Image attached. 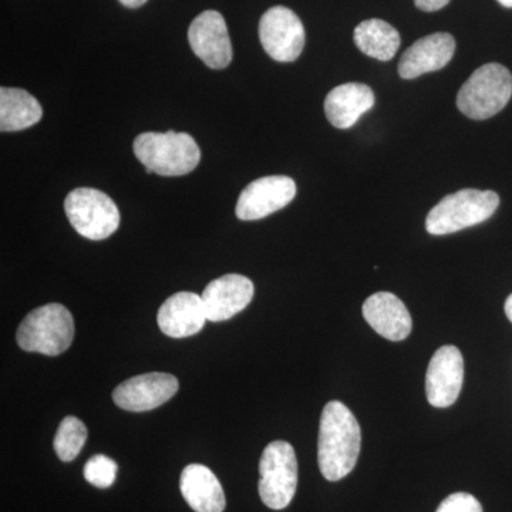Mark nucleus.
I'll use <instances>...</instances> for the list:
<instances>
[{
    "mask_svg": "<svg viewBox=\"0 0 512 512\" xmlns=\"http://www.w3.org/2000/svg\"><path fill=\"white\" fill-rule=\"evenodd\" d=\"M362 430L355 414L342 402H329L320 417L318 463L328 481H340L356 467Z\"/></svg>",
    "mask_w": 512,
    "mask_h": 512,
    "instance_id": "obj_1",
    "label": "nucleus"
},
{
    "mask_svg": "<svg viewBox=\"0 0 512 512\" xmlns=\"http://www.w3.org/2000/svg\"><path fill=\"white\" fill-rule=\"evenodd\" d=\"M134 154L146 167L147 174L180 177L190 174L201 161L197 141L187 133H143L137 136Z\"/></svg>",
    "mask_w": 512,
    "mask_h": 512,
    "instance_id": "obj_2",
    "label": "nucleus"
},
{
    "mask_svg": "<svg viewBox=\"0 0 512 512\" xmlns=\"http://www.w3.org/2000/svg\"><path fill=\"white\" fill-rule=\"evenodd\" d=\"M500 205L494 191L467 188L447 195L429 212L426 229L431 235H448L490 220Z\"/></svg>",
    "mask_w": 512,
    "mask_h": 512,
    "instance_id": "obj_3",
    "label": "nucleus"
},
{
    "mask_svg": "<svg viewBox=\"0 0 512 512\" xmlns=\"http://www.w3.org/2000/svg\"><path fill=\"white\" fill-rule=\"evenodd\" d=\"M16 339L26 352L59 356L72 346L74 319L60 303H49L30 312L20 323Z\"/></svg>",
    "mask_w": 512,
    "mask_h": 512,
    "instance_id": "obj_4",
    "label": "nucleus"
},
{
    "mask_svg": "<svg viewBox=\"0 0 512 512\" xmlns=\"http://www.w3.org/2000/svg\"><path fill=\"white\" fill-rule=\"evenodd\" d=\"M512 96V74L503 64L488 63L471 74L457 94V107L473 120L500 113Z\"/></svg>",
    "mask_w": 512,
    "mask_h": 512,
    "instance_id": "obj_5",
    "label": "nucleus"
},
{
    "mask_svg": "<svg viewBox=\"0 0 512 512\" xmlns=\"http://www.w3.org/2000/svg\"><path fill=\"white\" fill-rule=\"evenodd\" d=\"M259 495L271 510H284L298 488V460L286 441H272L259 461Z\"/></svg>",
    "mask_w": 512,
    "mask_h": 512,
    "instance_id": "obj_6",
    "label": "nucleus"
},
{
    "mask_svg": "<svg viewBox=\"0 0 512 512\" xmlns=\"http://www.w3.org/2000/svg\"><path fill=\"white\" fill-rule=\"evenodd\" d=\"M72 227L82 237L101 241L111 237L120 225V211L109 195L94 188H76L64 201Z\"/></svg>",
    "mask_w": 512,
    "mask_h": 512,
    "instance_id": "obj_7",
    "label": "nucleus"
},
{
    "mask_svg": "<svg viewBox=\"0 0 512 512\" xmlns=\"http://www.w3.org/2000/svg\"><path fill=\"white\" fill-rule=\"evenodd\" d=\"M259 39L276 62L291 63L305 47V28L295 12L285 6L266 10L259 22Z\"/></svg>",
    "mask_w": 512,
    "mask_h": 512,
    "instance_id": "obj_8",
    "label": "nucleus"
},
{
    "mask_svg": "<svg viewBox=\"0 0 512 512\" xmlns=\"http://www.w3.org/2000/svg\"><path fill=\"white\" fill-rule=\"evenodd\" d=\"M296 195V184L285 175H269L252 181L239 195L237 217L242 221H256L282 210Z\"/></svg>",
    "mask_w": 512,
    "mask_h": 512,
    "instance_id": "obj_9",
    "label": "nucleus"
},
{
    "mask_svg": "<svg viewBox=\"0 0 512 512\" xmlns=\"http://www.w3.org/2000/svg\"><path fill=\"white\" fill-rule=\"evenodd\" d=\"M188 42L192 52L210 69H225L231 63L232 45L227 23L217 10H205L192 20Z\"/></svg>",
    "mask_w": 512,
    "mask_h": 512,
    "instance_id": "obj_10",
    "label": "nucleus"
},
{
    "mask_svg": "<svg viewBox=\"0 0 512 512\" xmlns=\"http://www.w3.org/2000/svg\"><path fill=\"white\" fill-rule=\"evenodd\" d=\"M464 383V359L456 346H443L434 353L426 375L427 400L437 409L457 402Z\"/></svg>",
    "mask_w": 512,
    "mask_h": 512,
    "instance_id": "obj_11",
    "label": "nucleus"
},
{
    "mask_svg": "<svg viewBox=\"0 0 512 512\" xmlns=\"http://www.w3.org/2000/svg\"><path fill=\"white\" fill-rule=\"evenodd\" d=\"M178 380L168 373H147L131 377L114 389L113 400L127 412H150L173 399Z\"/></svg>",
    "mask_w": 512,
    "mask_h": 512,
    "instance_id": "obj_12",
    "label": "nucleus"
},
{
    "mask_svg": "<svg viewBox=\"0 0 512 512\" xmlns=\"http://www.w3.org/2000/svg\"><path fill=\"white\" fill-rule=\"evenodd\" d=\"M254 293V284L247 276L228 274L215 279L201 295L208 320L222 322L234 318L247 308Z\"/></svg>",
    "mask_w": 512,
    "mask_h": 512,
    "instance_id": "obj_13",
    "label": "nucleus"
},
{
    "mask_svg": "<svg viewBox=\"0 0 512 512\" xmlns=\"http://www.w3.org/2000/svg\"><path fill=\"white\" fill-rule=\"evenodd\" d=\"M456 52V40L450 33H433L421 37L403 53L399 62V76L413 80L423 74L444 69Z\"/></svg>",
    "mask_w": 512,
    "mask_h": 512,
    "instance_id": "obj_14",
    "label": "nucleus"
},
{
    "mask_svg": "<svg viewBox=\"0 0 512 512\" xmlns=\"http://www.w3.org/2000/svg\"><path fill=\"white\" fill-rule=\"evenodd\" d=\"M207 320L201 296L192 292L174 293L161 305L157 315L161 332L174 339L197 335Z\"/></svg>",
    "mask_w": 512,
    "mask_h": 512,
    "instance_id": "obj_15",
    "label": "nucleus"
},
{
    "mask_svg": "<svg viewBox=\"0 0 512 512\" xmlns=\"http://www.w3.org/2000/svg\"><path fill=\"white\" fill-rule=\"evenodd\" d=\"M363 318L384 339L402 342L412 333L413 322L409 309L396 295L377 292L363 303Z\"/></svg>",
    "mask_w": 512,
    "mask_h": 512,
    "instance_id": "obj_16",
    "label": "nucleus"
},
{
    "mask_svg": "<svg viewBox=\"0 0 512 512\" xmlns=\"http://www.w3.org/2000/svg\"><path fill=\"white\" fill-rule=\"evenodd\" d=\"M375 106V93L363 83L340 84L325 99V113L333 127L350 128Z\"/></svg>",
    "mask_w": 512,
    "mask_h": 512,
    "instance_id": "obj_17",
    "label": "nucleus"
},
{
    "mask_svg": "<svg viewBox=\"0 0 512 512\" xmlns=\"http://www.w3.org/2000/svg\"><path fill=\"white\" fill-rule=\"evenodd\" d=\"M184 500L195 512H224V490L217 476L202 464H190L180 478Z\"/></svg>",
    "mask_w": 512,
    "mask_h": 512,
    "instance_id": "obj_18",
    "label": "nucleus"
},
{
    "mask_svg": "<svg viewBox=\"0 0 512 512\" xmlns=\"http://www.w3.org/2000/svg\"><path fill=\"white\" fill-rule=\"evenodd\" d=\"M43 117L39 101L23 89H0V130L13 133L35 126Z\"/></svg>",
    "mask_w": 512,
    "mask_h": 512,
    "instance_id": "obj_19",
    "label": "nucleus"
},
{
    "mask_svg": "<svg viewBox=\"0 0 512 512\" xmlns=\"http://www.w3.org/2000/svg\"><path fill=\"white\" fill-rule=\"evenodd\" d=\"M353 39L360 52L380 62L392 60L402 43L399 32L380 19L365 20L357 25Z\"/></svg>",
    "mask_w": 512,
    "mask_h": 512,
    "instance_id": "obj_20",
    "label": "nucleus"
},
{
    "mask_svg": "<svg viewBox=\"0 0 512 512\" xmlns=\"http://www.w3.org/2000/svg\"><path fill=\"white\" fill-rule=\"evenodd\" d=\"M86 440L87 427L84 426L83 421L77 419V417L69 416L60 423L55 441H53V447H55L57 457L64 463H69V461H73L74 458L79 456Z\"/></svg>",
    "mask_w": 512,
    "mask_h": 512,
    "instance_id": "obj_21",
    "label": "nucleus"
},
{
    "mask_svg": "<svg viewBox=\"0 0 512 512\" xmlns=\"http://www.w3.org/2000/svg\"><path fill=\"white\" fill-rule=\"evenodd\" d=\"M117 471H119V466L116 461L103 456V454H97L87 461L83 473L86 481H89L94 487L109 488L116 481Z\"/></svg>",
    "mask_w": 512,
    "mask_h": 512,
    "instance_id": "obj_22",
    "label": "nucleus"
},
{
    "mask_svg": "<svg viewBox=\"0 0 512 512\" xmlns=\"http://www.w3.org/2000/svg\"><path fill=\"white\" fill-rule=\"evenodd\" d=\"M436 512H483L480 501L468 493L448 495Z\"/></svg>",
    "mask_w": 512,
    "mask_h": 512,
    "instance_id": "obj_23",
    "label": "nucleus"
},
{
    "mask_svg": "<svg viewBox=\"0 0 512 512\" xmlns=\"http://www.w3.org/2000/svg\"><path fill=\"white\" fill-rule=\"evenodd\" d=\"M414 3L423 12H437V10L446 8L450 0H414Z\"/></svg>",
    "mask_w": 512,
    "mask_h": 512,
    "instance_id": "obj_24",
    "label": "nucleus"
},
{
    "mask_svg": "<svg viewBox=\"0 0 512 512\" xmlns=\"http://www.w3.org/2000/svg\"><path fill=\"white\" fill-rule=\"evenodd\" d=\"M121 5L126 6V8L136 9L143 6L147 0H119Z\"/></svg>",
    "mask_w": 512,
    "mask_h": 512,
    "instance_id": "obj_25",
    "label": "nucleus"
},
{
    "mask_svg": "<svg viewBox=\"0 0 512 512\" xmlns=\"http://www.w3.org/2000/svg\"><path fill=\"white\" fill-rule=\"evenodd\" d=\"M505 315H507L508 320L512 323V293L508 296L507 301H505Z\"/></svg>",
    "mask_w": 512,
    "mask_h": 512,
    "instance_id": "obj_26",
    "label": "nucleus"
},
{
    "mask_svg": "<svg viewBox=\"0 0 512 512\" xmlns=\"http://www.w3.org/2000/svg\"><path fill=\"white\" fill-rule=\"evenodd\" d=\"M500 5H503L504 8H510L512 9V0H497Z\"/></svg>",
    "mask_w": 512,
    "mask_h": 512,
    "instance_id": "obj_27",
    "label": "nucleus"
}]
</instances>
